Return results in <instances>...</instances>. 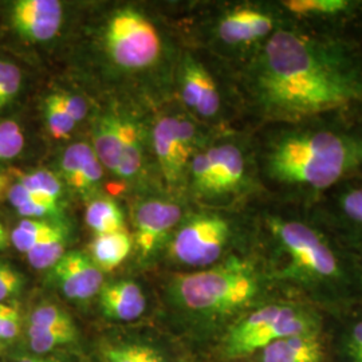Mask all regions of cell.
Wrapping results in <instances>:
<instances>
[{
  "mask_svg": "<svg viewBox=\"0 0 362 362\" xmlns=\"http://www.w3.org/2000/svg\"><path fill=\"white\" fill-rule=\"evenodd\" d=\"M66 243H67V228L54 233L52 236L42 240L38 246L34 247L27 258L30 264L37 270H47L65 255Z\"/></svg>",
  "mask_w": 362,
  "mask_h": 362,
  "instance_id": "obj_27",
  "label": "cell"
},
{
  "mask_svg": "<svg viewBox=\"0 0 362 362\" xmlns=\"http://www.w3.org/2000/svg\"><path fill=\"white\" fill-rule=\"evenodd\" d=\"M252 208L257 250L284 296L306 302L327 315L361 303V260L311 207L264 196Z\"/></svg>",
  "mask_w": 362,
  "mask_h": 362,
  "instance_id": "obj_2",
  "label": "cell"
},
{
  "mask_svg": "<svg viewBox=\"0 0 362 362\" xmlns=\"http://www.w3.org/2000/svg\"><path fill=\"white\" fill-rule=\"evenodd\" d=\"M25 287V276L13 266L0 262V303L16 298Z\"/></svg>",
  "mask_w": 362,
  "mask_h": 362,
  "instance_id": "obj_34",
  "label": "cell"
},
{
  "mask_svg": "<svg viewBox=\"0 0 362 362\" xmlns=\"http://www.w3.org/2000/svg\"><path fill=\"white\" fill-rule=\"evenodd\" d=\"M192 204L182 196H151L141 200L133 211L134 245L143 258L172 239L173 233Z\"/></svg>",
  "mask_w": 362,
  "mask_h": 362,
  "instance_id": "obj_15",
  "label": "cell"
},
{
  "mask_svg": "<svg viewBox=\"0 0 362 362\" xmlns=\"http://www.w3.org/2000/svg\"><path fill=\"white\" fill-rule=\"evenodd\" d=\"M54 93L57 94L61 104L65 106L69 115L73 117V119L77 124L85 121L86 117L89 116V105L82 95H79L77 93H73V91L64 90V89H58Z\"/></svg>",
  "mask_w": 362,
  "mask_h": 362,
  "instance_id": "obj_35",
  "label": "cell"
},
{
  "mask_svg": "<svg viewBox=\"0 0 362 362\" xmlns=\"http://www.w3.org/2000/svg\"><path fill=\"white\" fill-rule=\"evenodd\" d=\"M100 308L113 321L129 322L137 320L146 308L141 287L133 281H116L103 286Z\"/></svg>",
  "mask_w": 362,
  "mask_h": 362,
  "instance_id": "obj_20",
  "label": "cell"
},
{
  "mask_svg": "<svg viewBox=\"0 0 362 362\" xmlns=\"http://www.w3.org/2000/svg\"><path fill=\"white\" fill-rule=\"evenodd\" d=\"M310 207L338 240L362 260V176L338 184Z\"/></svg>",
  "mask_w": 362,
  "mask_h": 362,
  "instance_id": "obj_14",
  "label": "cell"
},
{
  "mask_svg": "<svg viewBox=\"0 0 362 362\" xmlns=\"http://www.w3.org/2000/svg\"><path fill=\"white\" fill-rule=\"evenodd\" d=\"M86 223L97 235L125 231V218L116 200L105 196H94L89 200L85 215Z\"/></svg>",
  "mask_w": 362,
  "mask_h": 362,
  "instance_id": "obj_23",
  "label": "cell"
},
{
  "mask_svg": "<svg viewBox=\"0 0 362 362\" xmlns=\"http://www.w3.org/2000/svg\"><path fill=\"white\" fill-rule=\"evenodd\" d=\"M42 113H43L46 128L49 130L52 139L55 140H65L78 125L77 122L73 119V117L69 115L65 106L61 104V101L58 100L54 91L47 94L46 98L43 100Z\"/></svg>",
  "mask_w": 362,
  "mask_h": 362,
  "instance_id": "obj_26",
  "label": "cell"
},
{
  "mask_svg": "<svg viewBox=\"0 0 362 362\" xmlns=\"http://www.w3.org/2000/svg\"><path fill=\"white\" fill-rule=\"evenodd\" d=\"M221 130L196 121L182 107L158 117L152 125L151 140L158 175L172 194L184 196L191 161Z\"/></svg>",
  "mask_w": 362,
  "mask_h": 362,
  "instance_id": "obj_12",
  "label": "cell"
},
{
  "mask_svg": "<svg viewBox=\"0 0 362 362\" xmlns=\"http://www.w3.org/2000/svg\"><path fill=\"white\" fill-rule=\"evenodd\" d=\"M133 240L127 231L97 235L91 243V260L101 272H112L129 257Z\"/></svg>",
  "mask_w": 362,
  "mask_h": 362,
  "instance_id": "obj_22",
  "label": "cell"
},
{
  "mask_svg": "<svg viewBox=\"0 0 362 362\" xmlns=\"http://www.w3.org/2000/svg\"><path fill=\"white\" fill-rule=\"evenodd\" d=\"M107 362H164L161 356L148 346L125 345L109 350Z\"/></svg>",
  "mask_w": 362,
  "mask_h": 362,
  "instance_id": "obj_33",
  "label": "cell"
},
{
  "mask_svg": "<svg viewBox=\"0 0 362 362\" xmlns=\"http://www.w3.org/2000/svg\"><path fill=\"white\" fill-rule=\"evenodd\" d=\"M10 235L7 233L6 227L3 226V223L0 221V250H4L6 247H8L10 245Z\"/></svg>",
  "mask_w": 362,
  "mask_h": 362,
  "instance_id": "obj_38",
  "label": "cell"
},
{
  "mask_svg": "<svg viewBox=\"0 0 362 362\" xmlns=\"http://www.w3.org/2000/svg\"><path fill=\"white\" fill-rule=\"evenodd\" d=\"M181 52L144 7L118 4L86 25L79 62L117 86L158 88L167 81L175 88Z\"/></svg>",
  "mask_w": 362,
  "mask_h": 362,
  "instance_id": "obj_4",
  "label": "cell"
},
{
  "mask_svg": "<svg viewBox=\"0 0 362 362\" xmlns=\"http://www.w3.org/2000/svg\"><path fill=\"white\" fill-rule=\"evenodd\" d=\"M185 199L197 207L242 209L267 196L260 181L252 129L221 130L188 169Z\"/></svg>",
  "mask_w": 362,
  "mask_h": 362,
  "instance_id": "obj_6",
  "label": "cell"
},
{
  "mask_svg": "<svg viewBox=\"0 0 362 362\" xmlns=\"http://www.w3.org/2000/svg\"><path fill=\"white\" fill-rule=\"evenodd\" d=\"M23 88L22 70L13 62L0 59V112L16 101Z\"/></svg>",
  "mask_w": 362,
  "mask_h": 362,
  "instance_id": "obj_31",
  "label": "cell"
},
{
  "mask_svg": "<svg viewBox=\"0 0 362 362\" xmlns=\"http://www.w3.org/2000/svg\"><path fill=\"white\" fill-rule=\"evenodd\" d=\"M94 155L95 153L90 144L85 141H78L66 148L62 155L59 156L58 172H55L66 188L71 181L74 180V177L83 169Z\"/></svg>",
  "mask_w": 362,
  "mask_h": 362,
  "instance_id": "obj_28",
  "label": "cell"
},
{
  "mask_svg": "<svg viewBox=\"0 0 362 362\" xmlns=\"http://www.w3.org/2000/svg\"><path fill=\"white\" fill-rule=\"evenodd\" d=\"M0 342H1V337H0Z\"/></svg>",
  "mask_w": 362,
  "mask_h": 362,
  "instance_id": "obj_40",
  "label": "cell"
},
{
  "mask_svg": "<svg viewBox=\"0 0 362 362\" xmlns=\"http://www.w3.org/2000/svg\"><path fill=\"white\" fill-rule=\"evenodd\" d=\"M73 321L66 311L55 305H40L30 315L28 327L40 329H57V327H73Z\"/></svg>",
  "mask_w": 362,
  "mask_h": 362,
  "instance_id": "obj_32",
  "label": "cell"
},
{
  "mask_svg": "<svg viewBox=\"0 0 362 362\" xmlns=\"http://www.w3.org/2000/svg\"><path fill=\"white\" fill-rule=\"evenodd\" d=\"M327 314L294 298L281 297L248 311L223 334L212 353L219 362H243L286 337L318 332Z\"/></svg>",
  "mask_w": 362,
  "mask_h": 362,
  "instance_id": "obj_11",
  "label": "cell"
},
{
  "mask_svg": "<svg viewBox=\"0 0 362 362\" xmlns=\"http://www.w3.org/2000/svg\"><path fill=\"white\" fill-rule=\"evenodd\" d=\"M65 228L62 221L54 220L22 219L10 235V240L21 252L28 254L42 240Z\"/></svg>",
  "mask_w": 362,
  "mask_h": 362,
  "instance_id": "obj_24",
  "label": "cell"
},
{
  "mask_svg": "<svg viewBox=\"0 0 362 362\" xmlns=\"http://www.w3.org/2000/svg\"><path fill=\"white\" fill-rule=\"evenodd\" d=\"M13 176L16 181L26 187L27 189L42 196H47L59 203H64L66 187L55 172L43 169L31 172L15 170Z\"/></svg>",
  "mask_w": 362,
  "mask_h": 362,
  "instance_id": "obj_25",
  "label": "cell"
},
{
  "mask_svg": "<svg viewBox=\"0 0 362 362\" xmlns=\"http://www.w3.org/2000/svg\"><path fill=\"white\" fill-rule=\"evenodd\" d=\"M169 296L200 341L211 342L212 349L248 311L286 297L274 285L257 247L204 270L176 275Z\"/></svg>",
  "mask_w": 362,
  "mask_h": 362,
  "instance_id": "obj_5",
  "label": "cell"
},
{
  "mask_svg": "<svg viewBox=\"0 0 362 362\" xmlns=\"http://www.w3.org/2000/svg\"><path fill=\"white\" fill-rule=\"evenodd\" d=\"M19 362H57L52 360H45V358H39V357H25Z\"/></svg>",
  "mask_w": 362,
  "mask_h": 362,
  "instance_id": "obj_39",
  "label": "cell"
},
{
  "mask_svg": "<svg viewBox=\"0 0 362 362\" xmlns=\"http://www.w3.org/2000/svg\"><path fill=\"white\" fill-rule=\"evenodd\" d=\"M196 16L192 47L208 52L235 71L286 26L278 0L209 3Z\"/></svg>",
  "mask_w": 362,
  "mask_h": 362,
  "instance_id": "obj_7",
  "label": "cell"
},
{
  "mask_svg": "<svg viewBox=\"0 0 362 362\" xmlns=\"http://www.w3.org/2000/svg\"><path fill=\"white\" fill-rule=\"evenodd\" d=\"M151 130L133 105L112 101L93 117L91 148L105 170L130 188L146 189L156 167Z\"/></svg>",
  "mask_w": 362,
  "mask_h": 362,
  "instance_id": "obj_10",
  "label": "cell"
},
{
  "mask_svg": "<svg viewBox=\"0 0 362 362\" xmlns=\"http://www.w3.org/2000/svg\"><path fill=\"white\" fill-rule=\"evenodd\" d=\"M330 362H362V303L327 317Z\"/></svg>",
  "mask_w": 362,
  "mask_h": 362,
  "instance_id": "obj_19",
  "label": "cell"
},
{
  "mask_svg": "<svg viewBox=\"0 0 362 362\" xmlns=\"http://www.w3.org/2000/svg\"><path fill=\"white\" fill-rule=\"evenodd\" d=\"M175 89L180 106L216 130L248 129L236 71L196 47L182 49Z\"/></svg>",
  "mask_w": 362,
  "mask_h": 362,
  "instance_id": "obj_9",
  "label": "cell"
},
{
  "mask_svg": "<svg viewBox=\"0 0 362 362\" xmlns=\"http://www.w3.org/2000/svg\"><path fill=\"white\" fill-rule=\"evenodd\" d=\"M361 266H362V260H361ZM361 303H362V300H361Z\"/></svg>",
  "mask_w": 362,
  "mask_h": 362,
  "instance_id": "obj_41",
  "label": "cell"
},
{
  "mask_svg": "<svg viewBox=\"0 0 362 362\" xmlns=\"http://www.w3.org/2000/svg\"><path fill=\"white\" fill-rule=\"evenodd\" d=\"M255 247L252 206L242 209L192 206L169 242V255L188 272H197Z\"/></svg>",
  "mask_w": 362,
  "mask_h": 362,
  "instance_id": "obj_8",
  "label": "cell"
},
{
  "mask_svg": "<svg viewBox=\"0 0 362 362\" xmlns=\"http://www.w3.org/2000/svg\"><path fill=\"white\" fill-rule=\"evenodd\" d=\"M76 327H57V329H40L28 327L30 346L34 353L43 354L47 351L64 346L76 339Z\"/></svg>",
  "mask_w": 362,
  "mask_h": 362,
  "instance_id": "obj_30",
  "label": "cell"
},
{
  "mask_svg": "<svg viewBox=\"0 0 362 362\" xmlns=\"http://www.w3.org/2000/svg\"><path fill=\"white\" fill-rule=\"evenodd\" d=\"M21 332V315L15 308L0 303V337L3 342H11Z\"/></svg>",
  "mask_w": 362,
  "mask_h": 362,
  "instance_id": "obj_36",
  "label": "cell"
},
{
  "mask_svg": "<svg viewBox=\"0 0 362 362\" xmlns=\"http://www.w3.org/2000/svg\"><path fill=\"white\" fill-rule=\"evenodd\" d=\"M50 270L54 284L71 300H88L104 286L103 272L81 251L66 252Z\"/></svg>",
  "mask_w": 362,
  "mask_h": 362,
  "instance_id": "obj_17",
  "label": "cell"
},
{
  "mask_svg": "<svg viewBox=\"0 0 362 362\" xmlns=\"http://www.w3.org/2000/svg\"><path fill=\"white\" fill-rule=\"evenodd\" d=\"M26 148V134L13 118H0V165L16 160Z\"/></svg>",
  "mask_w": 362,
  "mask_h": 362,
  "instance_id": "obj_29",
  "label": "cell"
},
{
  "mask_svg": "<svg viewBox=\"0 0 362 362\" xmlns=\"http://www.w3.org/2000/svg\"><path fill=\"white\" fill-rule=\"evenodd\" d=\"M13 31L30 43H47L65 23V6L58 0H18L10 8Z\"/></svg>",
  "mask_w": 362,
  "mask_h": 362,
  "instance_id": "obj_16",
  "label": "cell"
},
{
  "mask_svg": "<svg viewBox=\"0 0 362 362\" xmlns=\"http://www.w3.org/2000/svg\"><path fill=\"white\" fill-rule=\"evenodd\" d=\"M260 181L274 200L310 207L362 176V109L252 129Z\"/></svg>",
  "mask_w": 362,
  "mask_h": 362,
  "instance_id": "obj_3",
  "label": "cell"
},
{
  "mask_svg": "<svg viewBox=\"0 0 362 362\" xmlns=\"http://www.w3.org/2000/svg\"><path fill=\"white\" fill-rule=\"evenodd\" d=\"M248 129L362 109V43L279 28L236 70Z\"/></svg>",
  "mask_w": 362,
  "mask_h": 362,
  "instance_id": "obj_1",
  "label": "cell"
},
{
  "mask_svg": "<svg viewBox=\"0 0 362 362\" xmlns=\"http://www.w3.org/2000/svg\"><path fill=\"white\" fill-rule=\"evenodd\" d=\"M7 199L23 219L54 220L62 221L65 215L64 203L47 196L35 194L18 181L10 185Z\"/></svg>",
  "mask_w": 362,
  "mask_h": 362,
  "instance_id": "obj_21",
  "label": "cell"
},
{
  "mask_svg": "<svg viewBox=\"0 0 362 362\" xmlns=\"http://www.w3.org/2000/svg\"><path fill=\"white\" fill-rule=\"evenodd\" d=\"M10 185H11L10 177L4 173H0V203L4 200V197H7Z\"/></svg>",
  "mask_w": 362,
  "mask_h": 362,
  "instance_id": "obj_37",
  "label": "cell"
},
{
  "mask_svg": "<svg viewBox=\"0 0 362 362\" xmlns=\"http://www.w3.org/2000/svg\"><path fill=\"white\" fill-rule=\"evenodd\" d=\"M243 362H330L326 327L278 339Z\"/></svg>",
  "mask_w": 362,
  "mask_h": 362,
  "instance_id": "obj_18",
  "label": "cell"
},
{
  "mask_svg": "<svg viewBox=\"0 0 362 362\" xmlns=\"http://www.w3.org/2000/svg\"><path fill=\"white\" fill-rule=\"evenodd\" d=\"M286 26L362 43V0H278Z\"/></svg>",
  "mask_w": 362,
  "mask_h": 362,
  "instance_id": "obj_13",
  "label": "cell"
}]
</instances>
